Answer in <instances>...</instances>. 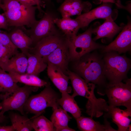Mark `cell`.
Listing matches in <instances>:
<instances>
[{
	"mask_svg": "<svg viewBox=\"0 0 131 131\" xmlns=\"http://www.w3.org/2000/svg\"><path fill=\"white\" fill-rule=\"evenodd\" d=\"M75 61V73L86 81L97 85L98 93L103 95L108 83L103 73V58L97 53L90 52Z\"/></svg>",
	"mask_w": 131,
	"mask_h": 131,
	"instance_id": "6da1fadb",
	"label": "cell"
},
{
	"mask_svg": "<svg viewBox=\"0 0 131 131\" xmlns=\"http://www.w3.org/2000/svg\"><path fill=\"white\" fill-rule=\"evenodd\" d=\"M5 11L2 14L9 26H26L31 27L36 22L35 13L37 7L22 4L17 0H2Z\"/></svg>",
	"mask_w": 131,
	"mask_h": 131,
	"instance_id": "7a4b0ae2",
	"label": "cell"
},
{
	"mask_svg": "<svg viewBox=\"0 0 131 131\" xmlns=\"http://www.w3.org/2000/svg\"><path fill=\"white\" fill-rule=\"evenodd\" d=\"M105 54L103 73L108 84L117 83L128 79L127 74L131 66L130 59L115 51Z\"/></svg>",
	"mask_w": 131,
	"mask_h": 131,
	"instance_id": "3957f363",
	"label": "cell"
},
{
	"mask_svg": "<svg viewBox=\"0 0 131 131\" xmlns=\"http://www.w3.org/2000/svg\"><path fill=\"white\" fill-rule=\"evenodd\" d=\"M45 87L39 93L29 97L24 106V110L35 115L32 119L40 115L47 107H51L53 110L59 107L58 94L49 84Z\"/></svg>",
	"mask_w": 131,
	"mask_h": 131,
	"instance_id": "277c9868",
	"label": "cell"
},
{
	"mask_svg": "<svg viewBox=\"0 0 131 131\" xmlns=\"http://www.w3.org/2000/svg\"><path fill=\"white\" fill-rule=\"evenodd\" d=\"M119 83L108 84L103 91V96L106 95L109 106L115 107L123 106L131 110V79H127Z\"/></svg>",
	"mask_w": 131,
	"mask_h": 131,
	"instance_id": "5b68a950",
	"label": "cell"
},
{
	"mask_svg": "<svg viewBox=\"0 0 131 131\" xmlns=\"http://www.w3.org/2000/svg\"><path fill=\"white\" fill-rule=\"evenodd\" d=\"M92 28L90 27L84 33L76 35L74 40L68 41L71 60L76 61L89 53L105 46L96 42L92 37Z\"/></svg>",
	"mask_w": 131,
	"mask_h": 131,
	"instance_id": "8992f818",
	"label": "cell"
},
{
	"mask_svg": "<svg viewBox=\"0 0 131 131\" xmlns=\"http://www.w3.org/2000/svg\"><path fill=\"white\" fill-rule=\"evenodd\" d=\"M38 87L25 85L19 87L11 95L2 99L0 103L1 113L4 115L6 111L15 110L24 114V107L30 94L37 91Z\"/></svg>",
	"mask_w": 131,
	"mask_h": 131,
	"instance_id": "52a82bcc",
	"label": "cell"
},
{
	"mask_svg": "<svg viewBox=\"0 0 131 131\" xmlns=\"http://www.w3.org/2000/svg\"><path fill=\"white\" fill-rule=\"evenodd\" d=\"M56 18L52 12H46L41 19L37 20L30 29L26 31L28 35L32 40L33 45L34 46L42 38L60 32L56 28L54 22Z\"/></svg>",
	"mask_w": 131,
	"mask_h": 131,
	"instance_id": "ba28073f",
	"label": "cell"
},
{
	"mask_svg": "<svg viewBox=\"0 0 131 131\" xmlns=\"http://www.w3.org/2000/svg\"><path fill=\"white\" fill-rule=\"evenodd\" d=\"M67 39L60 32L46 36L40 40L29 52L42 57H46L53 52Z\"/></svg>",
	"mask_w": 131,
	"mask_h": 131,
	"instance_id": "9c48e42d",
	"label": "cell"
},
{
	"mask_svg": "<svg viewBox=\"0 0 131 131\" xmlns=\"http://www.w3.org/2000/svg\"><path fill=\"white\" fill-rule=\"evenodd\" d=\"M44 62L56 66L65 74H67L68 66L71 59L69 48V42L66 40L48 56L42 57Z\"/></svg>",
	"mask_w": 131,
	"mask_h": 131,
	"instance_id": "30bf717a",
	"label": "cell"
},
{
	"mask_svg": "<svg viewBox=\"0 0 131 131\" xmlns=\"http://www.w3.org/2000/svg\"><path fill=\"white\" fill-rule=\"evenodd\" d=\"M104 53L115 51L119 54L130 51L131 50V23L129 20L123 27L116 38L102 49Z\"/></svg>",
	"mask_w": 131,
	"mask_h": 131,
	"instance_id": "8fae6325",
	"label": "cell"
},
{
	"mask_svg": "<svg viewBox=\"0 0 131 131\" xmlns=\"http://www.w3.org/2000/svg\"><path fill=\"white\" fill-rule=\"evenodd\" d=\"M99 6L78 16L76 18L79 22L81 28L87 26L93 21L97 19H106L111 16L114 13L112 6L108 3H103Z\"/></svg>",
	"mask_w": 131,
	"mask_h": 131,
	"instance_id": "7c38bea8",
	"label": "cell"
},
{
	"mask_svg": "<svg viewBox=\"0 0 131 131\" xmlns=\"http://www.w3.org/2000/svg\"><path fill=\"white\" fill-rule=\"evenodd\" d=\"M91 4L89 1H83L82 0H65L58 9L62 17L79 15L82 12L90 10Z\"/></svg>",
	"mask_w": 131,
	"mask_h": 131,
	"instance_id": "4fadbf2b",
	"label": "cell"
},
{
	"mask_svg": "<svg viewBox=\"0 0 131 131\" xmlns=\"http://www.w3.org/2000/svg\"><path fill=\"white\" fill-rule=\"evenodd\" d=\"M104 115V118H111L112 122L117 125V131H128L131 120V110H124L117 107H109L108 111Z\"/></svg>",
	"mask_w": 131,
	"mask_h": 131,
	"instance_id": "5bb4252c",
	"label": "cell"
},
{
	"mask_svg": "<svg viewBox=\"0 0 131 131\" xmlns=\"http://www.w3.org/2000/svg\"><path fill=\"white\" fill-rule=\"evenodd\" d=\"M54 22L59 30L65 36L68 41L74 39L77 34L81 28L79 21L76 18L72 19L70 17L56 18Z\"/></svg>",
	"mask_w": 131,
	"mask_h": 131,
	"instance_id": "9a60e30c",
	"label": "cell"
},
{
	"mask_svg": "<svg viewBox=\"0 0 131 131\" xmlns=\"http://www.w3.org/2000/svg\"><path fill=\"white\" fill-rule=\"evenodd\" d=\"M48 76L55 86L62 93L71 92V88L68 86L69 80L68 75L65 74L59 68L51 64L48 63L47 66Z\"/></svg>",
	"mask_w": 131,
	"mask_h": 131,
	"instance_id": "2e32d148",
	"label": "cell"
},
{
	"mask_svg": "<svg viewBox=\"0 0 131 131\" xmlns=\"http://www.w3.org/2000/svg\"><path fill=\"white\" fill-rule=\"evenodd\" d=\"M79 129L82 131H116L112 128L110 123L104 118V124L94 121L91 117L81 116L76 119Z\"/></svg>",
	"mask_w": 131,
	"mask_h": 131,
	"instance_id": "e0dca14e",
	"label": "cell"
},
{
	"mask_svg": "<svg viewBox=\"0 0 131 131\" xmlns=\"http://www.w3.org/2000/svg\"><path fill=\"white\" fill-rule=\"evenodd\" d=\"M123 27L118 26L114 21L112 17H108L102 25L93 28V33H95L96 36L93 40L95 41L105 37L112 39L122 30Z\"/></svg>",
	"mask_w": 131,
	"mask_h": 131,
	"instance_id": "ac0fdd59",
	"label": "cell"
},
{
	"mask_svg": "<svg viewBox=\"0 0 131 131\" xmlns=\"http://www.w3.org/2000/svg\"><path fill=\"white\" fill-rule=\"evenodd\" d=\"M27 64L26 55L23 52H18L13 56L0 68L8 72L24 74L26 72Z\"/></svg>",
	"mask_w": 131,
	"mask_h": 131,
	"instance_id": "d6986e66",
	"label": "cell"
},
{
	"mask_svg": "<svg viewBox=\"0 0 131 131\" xmlns=\"http://www.w3.org/2000/svg\"><path fill=\"white\" fill-rule=\"evenodd\" d=\"M11 41L21 52L25 55L29 52L33 42L30 37L20 28H16L7 33Z\"/></svg>",
	"mask_w": 131,
	"mask_h": 131,
	"instance_id": "ffe728a7",
	"label": "cell"
},
{
	"mask_svg": "<svg viewBox=\"0 0 131 131\" xmlns=\"http://www.w3.org/2000/svg\"><path fill=\"white\" fill-rule=\"evenodd\" d=\"M9 74L14 81L16 83L20 82L28 86L41 87L49 84L46 81L40 78L38 76L27 74H19L10 72Z\"/></svg>",
	"mask_w": 131,
	"mask_h": 131,
	"instance_id": "44dd1931",
	"label": "cell"
},
{
	"mask_svg": "<svg viewBox=\"0 0 131 131\" xmlns=\"http://www.w3.org/2000/svg\"><path fill=\"white\" fill-rule=\"evenodd\" d=\"M19 87L9 73L0 68V92L2 99L11 95Z\"/></svg>",
	"mask_w": 131,
	"mask_h": 131,
	"instance_id": "7402d4cb",
	"label": "cell"
},
{
	"mask_svg": "<svg viewBox=\"0 0 131 131\" xmlns=\"http://www.w3.org/2000/svg\"><path fill=\"white\" fill-rule=\"evenodd\" d=\"M61 97L58 99L57 102L63 109L70 113L75 119L81 116V111L74 97L67 92L61 93Z\"/></svg>",
	"mask_w": 131,
	"mask_h": 131,
	"instance_id": "603a6c76",
	"label": "cell"
},
{
	"mask_svg": "<svg viewBox=\"0 0 131 131\" xmlns=\"http://www.w3.org/2000/svg\"><path fill=\"white\" fill-rule=\"evenodd\" d=\"M26 55L28 60L26 73L38 76L47 67V64L44 62L42 57L29 52Z\"/></svg>",
	"mask_w": 131,
	"mask_h": 131,
	"instance_id": "cb8c5ba5",
	"label": "cell"
},
{
	"mask_svg": "<svg viewBox=\"0 0 131 131\" xmlns=\"http://www.w3.org/2000/svg\"><path fill=\"white\" fill-rule=\"evenodd\" d=\"M9 117L15 131H29L33 129L32 119L16 113L11 114Z\"/></svg>",
	"mask_w": 131,
	"mask_h": 131,
	"instance_id": "d4e9b609",
	"label": "cell"
},
{
	"mask_svg": "<svg viewBox=\"0 0 131 131\" xmlns=\"http://www.w3.org/2000/svg\"><path fill=\"white\" fill-rule=\"evenodd\" d=\"M53 110L50 120L55 131H58L60 128L68 126L69 121L71 118L68 114L67 112L58 108Z\"/></svg>",
	"mask_w": 131,
	"mask_h": 131,
	"instance_id": "484cf974",
	"label": "cell"
},
{
	"mask_svg": "<svg viewBox=\"0 0 131 131\" xmlns=\"http://www.w3.org/2000/svg\"><path fill=\"white\" fill-rule=\"evenodd\" d=\"M32 119H33V127L35 131H55L51 122L43 115H40Z\"/></svg>",
	"mask_w": 131,
	"mask_h": 131,
	"instance_id": "4316f807",
	"label": "cell"
},
{
	"mask_svg": "<svg viewBox=\"0 0 131 131\" xmlns=\"http://www.w3.org/2000/svg\"><path fill=\"white\" fill-rule=\"evenodd\" d=\"M16 53L0 43V68Z\"/></svg>",
	"mask_w": 131,
	"mask_h": 131,
	"instance_id": "83f0119b",
	"label": "cell"
},
{
	"mask_svg": "<svg viewBox=\"0 0 131 131\" xmlns=\"http://www.w3.org/2000/svg\"><path fill=\"white\" fill-rule=\"evenodd\" d=\"M0 43L16 53L18 52L17 50L18 48L12 43L6 33L0 32Z\"/></svg>",
	"mask_w": 131,
	"mask_h": 131,
	"instance_id": "f1b7e54d",
	"label": "cell"
},
{
	"mask_svg": "<svg viewBox=\"0 0 131 131\" xmlns=\"http://www.w3.org/2000/svg\"><path fill=\"white\" fill-rule=\"evenodd\" d=\"M9 27L6 17L3 14H0V30L2 29L8 30H9Z\"/></svg>",
	"mask_w": 131,
	"mask_h": 131,
	"instance_id": "f546056e",
	"label": "cell"
},
{
	"mask_svg": "<svg viewBox=\"0 0 131 131\" xmlns=\"http://www.w3.org/2000/svg\"><path fill=\"white\" fill-rule=\"evenodd\" d=\"M20 3L26 5L34 6L36 5L38 7V4L37 0H17Z\"/></svg>",
	"mask_w": 131,
	"mask_h": 131,
	"instance_id": "4dcf8cb0",
	"label": "cell"
},
{
	"mask_svg": "<svg viewBox=\"0 0 131 131\" xmlns=\"http://www.w3.org/2000/svg\"><path fill=\"white\" fill-rule=\"evenodd\" d=\"M15 131L13 126L11 125L0 126V131Z\"/></svg>",
	"mask_w": 131,
	"mask_h": 131,
	"instance_id": "1f68e13d",
	"label": "cell"
},
{
	"mask_svg": "<svg viewBox=\"0 0 131 131\" xmlns=\"http://www.w3.org/2000/svg\"><path fill=\"white\" fill-rule=\"evenodd\" d=\"M103 3H115L119 7L122 8V6L120 2L116 1L115 0H99Z\"/></svg>",
	"mask_w": 131,
	"mask_h": 131,
	"instance_id": "d6a6232c",
	"label": "cell"
},
{
	"mask_svg": "<svg viewBox=\"0 0 131 131\" xmlns=\"http://www.w3.org/2000/svg\"><path fill=\"white\" fill-rule=\"evenodd\" d=\"M38 4V6L37 9H38L41 15L43 13V11L42 10L41 8V7H44V2L41 0H37Z\"/></svg>",
	"mask_w": 131,
	"mask_h": 131,
	"instance_id": "836d02e7",
	"label": "cell"
},
{
	"mask_svg": "<svg viewBox=\"0 0 131 131\" xmlns=\"http://www.w3.org/2000/svg\"><path fill=\"white\" fill-rule=\"evenodd\" d=\"M75 131V130L69 128L68 126L63 127L59 129L58 131Z\"/></svg>",
	"mask_w": 131,
	"mask_h": 131,
	"instance_id": "e575fe53",
	"label": "cell"
},
{
	"mask_svg": "<svg viewBox=\"0 0 131 131\" xmlns=\"http://www.w3.org/2000/svg\"><path fill=\"white\" fill-rule=\"evenodd\" d=\"M5 117L0 111V123L3 122L5 120Z\"/></svg>",
	"mask_w": 131,
	"mask_h": 131,
	"instance_id": "d590c367",
	"label": "cell"
},
{
	"mask_svg": "<svg viewBox=\"0 0 131 131\" xmlns=\"http://www.w3.org/2000/svg\"><path fill=\"white\" fill-rule=\"evenodd\" d=\"M0 8L2 9L4 12L5 11V8L2 3V0H0Z\"/></svg>",
	"mask_w": 131,
	"mask_h": 131,
	"instance_id": "8d00e7d4",
	"label": "cell"
},
{
	"mask_svg": "<svg viewBox=\"0 0 131 131\" xmlns=\"http://www.w3.org/2000/svg\"><path fill=\"white\" fill-rule=\"evenodd\" d=\"M1 106L0 103V110H1Z\"/></svg>",
	"mask_w": 131,
	"mask_h": 131,
	"instance_id": "74e56055",
	"label": "cell"
},
{
	"mask_svg": "<svg viewBox=\"0 0 131 131\" xmlns=\"http://www.w3.org/2000/svg\"><path fill=\"white\" fill-rule=\"evenodd\" d=\"M57 0L58 2V1H61V0Z\"/></svg>",
	"mask_w": 131,
	"mask_h": 131,
	"instance_id": "f35d334b",
	"label": "cell"
},
{
	"mask_svg": "<svg viewBox=\"0 0 131 131\" xmlns=\"http://www.w3.org/2000/svg\"><path fill=\"white\" fill-rule=\"evenodd\" d=\"M47 1H49L50 0H45Z\"/></svg>",
	"mask_w": 131,
	"mask_h": 131,
	"instance_id": "ab89813d",
	"label": "cell"
}]
</instances>
